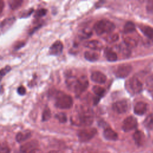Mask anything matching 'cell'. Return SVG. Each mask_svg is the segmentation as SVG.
Wrapping results in <instances>:
<instances>
[{
    "instance_id": "obj_6",
    "label": "cell",
    "mask_w": 153,
    "mask_h": 153,
    "mask_svg": "<svg viewBox=\"0 0 153 153\" xmlns=\"http://www.w3.org/2000/svg\"><path fill=\"white\" fill-rule=\"evenodd\" d=\"M88 86V81L85 76H81L78 78L76 85L75 86L74 91L76 94H79L85 91Z\"/></svg>"
},
{
    "instance_id": "obj_9",
    "label": "cell",
    "mask_w": 153,
    "mask_h": 153,
    "mask_svg": "<svg viewBox=\"0 0 153 153\" xmlns=\"http://www.w3.org/2000/svg\"><path fill=\"white\" fill-rule=\"evenodd\" d=\"M128 108V103L126 100H124L117 101L112 104L113 110L118 114H123L127 112Z\"/></svg>"
},
{
    "instance_id": "obj_17",
    "label": "cell",
    "mask_w": 153,
    "mask_h": 153,
    "mask_svg": "<svg viewBox=\"0 0 153 153\" xmlns=\"http://www.w3.org/2000/svg\"><path fill=\"white\" fill-rule=\"evenodd\" d=\"M133 137L136 144L137 146H141L143 145L144 142V135L142 131L139 130L136 131L134 133Z\"/></svg>"
},
{
    "instance_id": "obj_25",
    "label": "cell",
    "mask_w": 153,
    "mask_h": 153,
    "mask_svg": "<svg viewBox=\"0 0 153 153\" xmlns=\"http://www.w3.org/2000/svg\"><path fill=\"white\" fill-rule=\"evenodd\" d=\"M92 90H93V93L96 95H97V97H99L102 96L105 92V88L103 87L99 86V85H94L92 88Z\"/></svg>"
},
{
    "instance_id": "obj_18",
    "label": "cell",
    "mask_w": 153,
    "mask_h": 153,
    "mask_svg": "<svg viewBox=\"0 0 153 153\" xmlns=\"http://www.w3.org/2000/svg\"><path fill=\"white\" fill-rule=\"evenodd\" d=\"M99 54L94 51H87L84 53L85 59L91 62H93L99 59Z\"/></svg>"
},
{
    "instance_id": "obj_32",
    "label": "cell",
    "mask_w": 153,
    "mask_h": 153,
    "mask_svg": "<svg viewBox=\"0 0 153 153\" xmlns=\"http://www.w3.org/2000/svg\"><path fill=\"white\" fill-rule=\"evenodd\" d=\"M120 51H121V53L124 55V56H128L130 54V51L129 50V48L127 47L126 45L125 46H121L120 45Z\"/></svg>"
},
{
    "instance_id": "obj_4",
    "label": "cell",
    "mask_w": 153,
    "mask_h": 153,
    "mask_svg": "<svg viewBox=\"0 0 153 153\" xmlns=\"http://www.w3.org/2000/svg\"><path fill=\"white\" fill-rule=\"evenodd\" d=\"M97 130L94 128L83 129L78 131L77 135L79 141L86 142L93 138L96 134Z\"/></svg>"
},
{
    "instance_id": "obj_14",
    "label": "cell",
    "mask_w": 153,
    "mask_h": 153,
    "mask_svg": "<svg viewBox=\"0 0 153 153\" xmlns=\"http://www.w3.org/2000/svg\"><path fill=\"white\" fill-rule=\"evenodd\" d=\"M84 46L94 50H100L103 48V44L97 40L87 41L84 43Z\"/></svg>"
},
{
    "instance_id": "obj_11",
    "label": "cell",
    "mask_w": 153,
    "mask_h": 153,
    "mask_svg": "<svg viewBox=\"0 0 153 153\" xmlns=\"http://www.w3.org/2000/svg\"><path fill=\"white\" fill-rule=\"evenodd\" d=\"M38 142L36 141L32 140L29 142L22 145L20 148L21 153H30L34 149L38 148Z\"/></svg>"
},
{
    "instance_id": "obj_34",
    "label": "cell",
    "mask_w": 153,
    "mask_h": 153,
    "mask_svg": "<svg viewBox=\"0 0 153 153\" xmlns=\"http://www.w3.org/2000/svg\"><path fill=\"white\" fill-rule=\"evenodd\" d=\"M146 85L149 87H153V75L148 76L146 80Z\"/></svg>"
},
{
    "instance_id": "obj_2",
    "label": "cell",
    "mask_w": 153,
    "mask_h": 153,
    "mask_svg": "<svg viewBox=\"0 0 153 153\" xmlns=\"http://www.w3.org/2000/svg\"><path fill=\"white\" fill-rule=\"evenodd\" d=\"M54 105L59 109H69L73 105V100L69 95L62 91H57L55 95Z\"/></svg>"
},
{
    "instance_id": "obj_35",
    "label": "cell",
    "mask_w": 153,
    "mask_h": 153,
    "mask_svg": "<svg viewBox=\"0 0 153 153\" xmlns=\"http://www.w3.org/2000/svg\"><path fill=\"white\" fill-rule=\"evenodd\" d=\"M17 93L20 95L23 96V95L25 94V93H26V88L23 86L21 85L17 88Z\"/></svg>"
},
{
    "instance_id": "obj_7",
    "label": "cell",
    "mask_w": 153,
    "mask_h": 153,
    "mask_svg": "<svg viewBox=\"0 0 153 153\" xmlns=\"http://www.w3.org/2000/svg\"><path fill=\"white\" fill-rule=\"evenodd\" d=\"M137 126V121L136 118L133 116L127 117L123 121L122 124V129L126 131H130L136 128Z\"/></svg>"
},
{
    "instance_id": "obj_30",
    "label": "cell",
    "mask_w": 153,
    "mask_h": 153,
    "mask_svg": "<svg viewBox=\"0 0 153 153\" xmlns=\"http://www.w3.org/2000/svg\"><path fill=\"white\" fill-rule=\"evenodd\" d=\"M118 39V35L117 33H113L109 35L106 38V40L109 42H114Z\"/></svg>"
},
{
    "instance_id": "obj_10",
    "label": "cell",
    "mask_w": 153,
    "mask_h": 153,
    "mask_svg": "<svg viewBox=\"0 0 153 153\" xmlns=\"http://www.w3.org/2000/svg\"><path fill=\"white\" fill-rule=\"evenodd\" d=\"M63 44L60 41H55L49 48V54L51 55L57 56L62 53L63 50Z\"/></svg>"
},
{
    "instance_id": "obj_38",
    "label": "cell",
    "mask_w": 153,
    "mask_h": 153,
    "mask_svg": "<svg viewBox=\"0 0 153 153\" xmlns=\"http://www.w3.org/2000/svg\"><path fill=\"white\" fill-rule=\"evenodd\" d=\"M25 45V42H17L16 44V45H15V47H14V48L16 49V50H17V49H19V48H20L22 47H23V45Z\"/></svg>"
},
{
    "instance_id": "obj_3",
    "label": "cell",
    "mask_w": 153,
    "mask_h": 153,
    "mask_svg": "<svg viewBox=\"0 0 153 153\" xmlns=\"http://www.w3.org/2000/svg\"><path fill=\"white\" fill-rule=\"evenodd\" d=\"M115 26L114 23L106 19L97 21L93 27L94 31L98 35L111 33L115 29Z\"/></svg>"
},
{
    "instance_id": "obj_13",
    "label": "cell",
    "mask_w": 153,
    "mask_h": 153,
    "mask_svg": "<svg viewBox=\"0 0 153 153\" xmlns=\"http://www.w3.org/2000/svg\"><path fill=\"white\" fill-rule=\"evenodd\" d=\"M147 104L143 102H137L134 107V112L138 115H143L147 110Z\"/></svg>"
},
{
    "instance_id": "obj_19",
    "label": "cell",
    "mask_w": 153,
    "mask_h": 153,
    "mask_svg": "<svg viewBox=\"0 0 153 153\" xmlns=\"http://www.w3.org/2000/svg\"><path fill=\"white\" fill-rule=\"evenodd\" d=\"M30 131L29 130H25L23 131L19 132L17 134L16 136V140L18 142H23L26 139H27L30 136Z\"/></svg>"
},
{
    "instance_id": "obj_26",
    "label": "cell",
    "mask_w": 153,
    "mask_h": 153,
    "mask_svg": "<svg viewBox=\"0 0 153 153\" xmlns=\"http://www.w3.org/2000/svg\"><path fill=\"white\" fill-rule=\"evenodd\" d=\"M135 30L134 24L131 22H127L124 26V32L126 33H130Z\"/></svg>"
},
{
    "instance_id": "obj_20",
    "label": "cell",
    "mask_w": 153,
    "mask_h": 153,
    "mask_svg": "<svg viewBox=\"0 0 153 153\" xmlns=\"http://www.w3.org/2000/svg\"><path fill=\"white\" fill-rule=\"evenodd\" d=\"M140 30L143 34L150 39H153V28L148 26H142L140 27Z\"/></svg>"
},
{
    "instance_id": "obj_36",
    "label": "cell",
    "mask_w": 153,
    "mask_h": 153,
    "mask_svg": "<svg viewBox=\"0 0 153 153\" xmlns=\"http://www.w3.org/2000/svg\"><path fill=\"white\" fill-rule=\"evenodd\" d=\"M33 10L32 8L31 9H29V10H27V11H25L24 12L23 14H22V16L21 17H27L28 16H29L30 15V14L33 12Z\"/></svg>"
},
{
    "instance_id": "obj_39",
    "label": "cell",
    "mask_w": 153,
    "mask_h": 153,
    "mask_svg": "<svg viewBox=\"0 0 153 153\" xmlns=\"http://www.w3.org/2000/svg\"><path fill=\"white\" fill-rule=\"evenodd\" d=\"M3 7H4V2L2 1H1V2H0V13H1L2 11Z\"/></svg>"
},
{
    "instance_id": "obj_5",
    "label": "cell",
    "mask_w": 153,
    "mask_h": 153,
    "mask_svg": "<svg viewBox=\"0 0 153 153\" xmlns=\"http://www.w3.org/2000/svg\"><path fill=\"white\" fill-rule=\"evenodd\" d=\"M132 67L129 64H121L117 68L115 74L117 77L120 78H124L127 77L131 72Z\"/></svg>"
},
{
    "instance_id": "obj_28",
    "label": "cell",
    "mask_w": 153,
    "mask_h": 153,
    "mask_svg": "<svg viewBox=\"0 0 153 153\" xmlns=\"http://www.w3.org/2000/svg\"><path fill=\"white\" fill-rule=\"evenodd\" d=\"M51 117V112L50 110L49 109L48 107H46L44 109V111L42 112V120L43 121H47L50 119V118Z\"/></svg>"
},
{
    "instance_id": "obj_24",
    "label": "cell",
    "mask_w": 153,
    "mask_h": 153,
    "mask_svg": "<svg viewBox=\"0 0 153 153\" xmlns=\"http://www.w3.org/2000/svg\"><path fill=\"white\" fill-rule=\"evenodd\" d=\"M145 126L149 130H153V114H149L144 121Z\"/></svg>"
},
{
    "instance_id": "obj_23",
    "label": "cell",
    "mask_w": 153,
    "mask_h": 153,
    "mask_svg": "<svg viewBox=\"0 0 153 153\" xmlns=\"http://www.w3.org/2000/svg\"><path fill=\"white\" fill-rule=\"evenodd\" d=\"M124 42L128 48H134L137 45V41L131 37H126L124 39Z\"/></svg>"
},
{
    "instance_id": "obj_37",
    "label": "cell",
    "mask_w": 153,
    "mask_h": 153,
    "mask_svg": "<svg viewBox=\"0 0 153 153\" xmlns=\"http://www.w3.org/2000/svg\"><path fill=\"white\" fill-rule=\"evenodd\" d=\"M10 149L6 146H1V153H10Z\"/></svg>"
},
{
    "instance_id": "obj_15",
    "label": "cell",
    "mask_w": 153,
    "mask_h": 153,
    "mask_svg": "<svg viewBox=\"0 0 153 153\" xmlns=\"http://www.w3.org/2000/svg\"><path fill=\"white\" fill-rule=\"evenodd\" d=\"M104 137L108 140H116L118 139L117 133L111 128H106L103 131Z\"/></svg>"
},
{
    "instance_id": "obj_12",
    "label": "cell",
    "mask_w": 153,
    "mask_h": 153,
    "mask_svg": "<svg viewBox=\"0 0 153 153\" xmlns=\"http://www.w3.org/2000/svg\"><path fill=\"white\" fill-rule=\"evenodd\" d=\"M91 79L93 82L103 84L106 81V76L105 74L99 71L93 72L91 75Z\"/></svg>"
},
{
    "instance_id": "obj_22",
    "label": "cell",
    "mask_w": 153,
    "mask_h": 153,
    "mask_svg": "<svg viewBox=\"0 0 153 153\" xmlns=\"http://www.w3.org/2000/svg\"><path fill=\"white\" fill-rule=\"evenodd\" d=\"M92 35L91 30L88 28H84L79 30L78 36L81 39H87L90 38Z\"/></svg>"
},
{
    "instance_id": "obj_21",
    "label": "cell",
    "mask_w": 153,
    "mask_h": 153,
    "mask_svg": "<svg viewBox=\"0 0 153 153\" xmlns=\"http://www.w3.org/2000/svg\"><path fill=\"white\" fill-rule=\"evenodd\" d=\"M14 21H15L14 17H10V18H7L4 19L1 22V30H2L3 29L5 30L9 28L13 24Z\"/></svg>"
},
{
    "instance_id": "obj_27",
    "label": "cell",
    "mask_w": 153,
    "mask_h": 153,
    "mask_svg": "<svg viewBox=\"0 0 153 153\" xmlns=\"http://www.w3.org/2000/svg\"><path fill=\"white\" fill-rule=\"evenodd\" d=\"M22 2V0H11L9 1V5L12 10H16L21 6Z\"/></svg>"
},
{
    "instance_id": "obj_1",
    "label": "cell",
    "mask_w": 153,
    "mask_h": 153,
    "mask_svg": "<svg viewBox=\"0 0 153 153\" xmlns=\"http://www.w3.org/2000/svg\"><path fill=\"white\" fill-rule=\"evenodd\" d=\"M71 121L76 125L89 126L93 122L92 110L85 106H79L76 109V114L71 117Z\"/></svg>"
},
{
    "instance_id": "obj_33",
    "label": "cell",
    "mask_w": 153,
    "mask_h": 153,
    "mask_svg": "<svg viewBox=\"0 0 153 153\" xmlns=\"http://www.w3.org/2000/svg\"><path fill=\"white\" fill-rule=\"evenodd\" d=\"M10 70H11V67L9 66H7L5 68H2L1 70V78H2L5 74H7Z\"/></svg>"
},
{
    "instance_id": "obj_31",
    "label": "cell",
    "mask_w": 153,
    "mask_h": 153,
    "mask_svg": "<svg viewBox=\"0 0 153 153\" xmlns=\"http://www.w3.org/2000/svg\"><path fill=\"white\" fill-rule=\"evenodd\" d=\"M47 12V10L45 8H41L38 10H37L35 14V17H41L46 14Z\"/></svg>"
},
{
    "instance_id": "obj_8",
    "label": "cell",
    "mask_w": 153,
    "mask_h": 153,
    "mask_svg": "<svg viewBox=\"0 0 153 153\" xmlns=\"http://www.w3.org/2000/svg\"><path fill=\"white\" fill-rule=\"evenodd\" d=\"M128 86L130 90L134 94L139 93L142 90V84L139 79L133 76L128 80Z\"/></svg>"
},
{
    "instance_id": "obj_29",
    "label": "cell",
    "mask_w": 153,
    "mask_h": 153,
    "mask_svg": "<svg viewBox=\"0 0 153 153\" xmlns=\"http://www.w3.org/2000/svg\"><path fill=\"white\" fill-rule=\"evenodd\" d=\"M55 118L61 123H65L67 121V117L63 112H59L55 115Z\"/></svg>"
},
{
    "instance_id": "obj_16",
    "label": "cell",
    "mask_w": 153,
    "mask_h": 153,
    "mask_svg": "<svg viewBox=\"0 0 153 153\" xmlns=\"http://www.w3.org/2000/svg\"><path fill=\"white\" fill-rule=\"evenodd\" d=\"M104 54L106 60L109 62H115L117 60V54L109 47H107L105 49Z\"/></svg>"
}]
</instances>
